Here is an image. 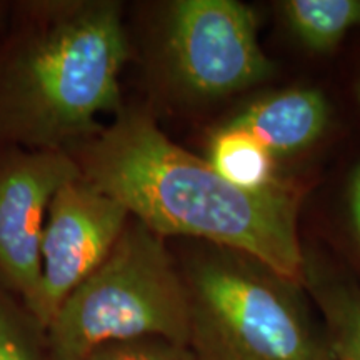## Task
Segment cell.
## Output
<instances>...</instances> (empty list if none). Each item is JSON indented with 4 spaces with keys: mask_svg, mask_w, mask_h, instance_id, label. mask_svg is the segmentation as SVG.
Segmentation results:
<instances>
[{
    "mask_svg": "<svg viewBox=\"0 0 360 360\" xmlns=\"http://www.w3.org/2000/svg\"><path fill=\"white\" fill-rule=\"evenodd\" d=\"M347 205L350 214V222L357 242L360 245V162L350 170L347 180Z\"/></svg>",
    "mask_w": 360,
    "mask_h": 360,
    "instance_id": "14",
    "label": "cell"
},
{
    "mask_svg": "<svg viewBox=\"0 0 360 360\" xmlns=\"http://www.w3.org/2000/svg\"><path fill=\"white\" fill-rule=\"evenodd\" d=\"M304 283L322 310L334 360H360V287L305 259Z\"/></svg>",
    "mask_w": 360,
    "mask_h": 360,
    "instance_id": "9",
    "label": "cell"
},
{
    "mask_svg": "<svg viewBox=\"0 0 360 360\" xmlns=\"http://www.w3.org/2000/svg\"><path fill=\"white\" fill-rule=\"evenodd\" d=\"M56 360H85L109 342L160 337L188 345L191 304L164 238L130 217L107 259L47 327Z\"/></svg>",
    "mask_w": 360,
    "mask_h": 360,
    "instance_id": "3",
    "label": "cell"
},
{
    "mask_svg": "<svg viewBox=\"0 0 360 360\" xmlns=\"http://www.w3.org/2000/svg\"><path fill=\"white\" fill-rule=\"evenodd\" d=\"M6 11H7L6 4L0 2V20H4V17H6Z\"/></svg>",
    "mask_w": 360,
    "mask_h": 360,
    "instance_id": "15",
    "label": "cell"
},
{
    "mask_svg": "<svg viewBox=\"0 0 360 360\" xmlns=\"http://www.w3.org/2000/svg\"><path fill=\"white\" fill-rule=\"evenodd\" d=\"M0 42V147L70 152L124 109L130 49L110 0L20 2Z\"/></svg>",
    "mask_w": 360,
    "mask_h": 360,
    "instance_id": "2",
    "label": "cell"
},
{
    "mask_svg": "<svg viewBox=\"0 0 360 360\" xmlns=\"http://www.w3.org/2000/svg\"><path fill=\"white\" fill-rule=\"evenodd\" d=\"M80 177L64 150L0 147V282L34 307L40 287V242L58 188Z\"/></svg>",
    "mask_w": 360,
    "mask_h": 360,
    "instance_id": "7",
    "label": "cell"
},
{
    "mask_svg": "<svg viewBox=\"0 0 360 360\" xmlns=\"http://www.w3.org/2000/svg\"><path fill=\"white\" fill-rule=\"evenodd\" d=\"M130 214L82 175L58 188L40 242V287L30 319L40 330L62 302L101 265L122 236Z\"/></svg>",
    "mask_w": 360,
    "mask_h": 360,
    "instance_id": "6",
    "label": "cell"
},
{
    "mask_svg": "<svg viewBox=\"0 0 360 360\" xmlns=\"http://www.w3.org/2000/svg\"><path fill=\"white\" fill-rule=\"evenodd\" d=\"M186 281L197 360H334L299 287L237 252L193 260Z\"/></svg>",
    "mask_w": 360,
    "mask_h": 360,
    "instance_id": "4",
    "label": "cell"
},
{
    "mask_svg": "<svg viewBox=\"0 0 360 360\" xmlns=\"http://www.w3.org/2000/svg\"><path fill=\"white\" fill-rule=\"evenodd\" d=\"M330 120V107L321 90L294 87L260 98L229 120L274 157L290 155L319 141Z\"/></svg>",
    "mask_w": 360,
    "mask_h": 360,
    "instance_id": "8",
    "label": "cell"
},
{
    "mask_svg": "<svg viewBox=\"0 0 360 360\" xmlns=\"http://www.w3.org/2000/svg\"><path fill=\"white\" fill-rule=\"evenodd\" d=\"M281 8L295 37L319 53L360 27V0H287Z\"/></svg>",
    "mask_w": 360,
    "mask_h": 360,
    "instance_id": "11",
    "label": "cell"
},
{
    "mask_svg": "<svg viewBox=\"0 0 360 360\" xmlns=\"http://www.w3.org/2000/svg\"><path fill=\"white\" fill-rule=\"evenodd\" d=\"M69 154L82 179L162 238H204L304 285L299 202L283 184L265 191L233 186L207 159L175 146L150 114L137 109H122L109 127Z\"/></svg>",
    "mask_w": 360,
    "mask_h": 360,
    "instance_id": "1",
    "label": "cell"
},
{
    "mask_svg": "<svg viewBox=\"0 0 360 360\" xmlns=\"http://www.w3.org/2000/svg\"><path fill=\"white\" fill-rule=\"evenodd\" d=\"M0 360H39L25 326L4 299H0Z\"/></svg>",
    "mask_w": 360,
    "mask_h": 360,
    "instance_id": "13",
    "label": "cell"
},
{
    "mask_svg": "<svg viewBox=\"0 0 360 360\" xmlns=\"http://www.w3.org/2000/svg\"><path fill=\"white\" fill-rule=\"evenodd\" d=\"M209 162L217 172L245 191L277 186L276 157L250 134L222 125L209 143Z\"/></svg>",
    "mask_w": 360,
    "mask_h": 360,
    "instance_id": "10",
    "label": "cell"
},
{
    "mask_svg": "<svg viewBox=\"0 0 360 360\" xmlns=\"http://www.w3.org/2000/svg\"><path fill=\"white\" fill-rule=\"evenodd\" d=\"M85 360H197V357L188 345L160 337H142L103 344Z\"/></svg>",
    "mask_w": 360,
    "mask_h": 360,
    "instance_id": "12",
    "label": "cell"
},
{
    "mask_svg": "<svg viewBox=\"0 0 360 360\" xmlns=\"http://www.w3.org/2000/svg\"><path fill=\"white\" fill-rule=\"evenodd\" d=\"M357 94H359V101H360V80H359V87H357Z\"/></svg>",
    "mask_w": 360,
    "mask_h": 360,
    "instance_id": "16",
    "label": "cell"
},
{
    "mask_svg": "<svg viewBox=\"0 0 360 360\" xmlns=\"http://www.w3.org/2000/svg\"><path fill=\"white\" fill-rule=\"evenodd\" d=\"M167 56L180 82L205 97L229 96L272 75L257 19L236 0H179L167 19Z\"/></svg>",
    "mask_w": 360,
    "mask_h": 360,
    "instance_id": "5",
    "label": "cell"
}]
</instances>
